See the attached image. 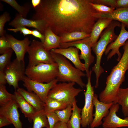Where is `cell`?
Masks as SVG:
<instances>
[{
    "label": "cell",
    "instance_id": "obj_44",
    "mask_svg": "<svg viewBox=\"0 0 128 128\" xmlns=\"http://www.w3.org/2000/svg\"><path fill=\"white\" fill-rule=\"evenodd\" d=\"M41 0H32L31 4L32 7L34 9H35L40 4Z\"/></svg>",
    "mask_w": 128,
    "mask_h": 128
},
{
    "label": "cell",
    "instance_id": "obj_15",
    "mask_svg": "<svg viewBox=\"0 0 128 128\" xmlns=\"http://www.w3.org/2000/svg\"><path fill=\"white\" fill-rule=\"evenodd\" d=\"M18 107L14 100L0 106V114L7 118L15 128H23L22 123L20 119Z\"/></svg>",
    "mask_w": 128,
    "mask_h": 128
},
{
    "label": "cell",
    "instance_id": "obj_32",
    "mask_svg": "<svg viewBox=\"0 0 128 128\" xmlns=\"http://www.w3.org/2000/svg\"><path fill=\"white\" fill-rule=\"evenodd\" d=\"M13 51L11 49L0 56V71L4 72L11 62V58Z\"/></svg>",
    "mask_w": 128,
    "mask_h": 128
},
{
    "label": "cell",
    "instance_id": "obj_10",
    "mask_svg": "<svg viewBox=\"0 0 128 128\" xmlns=\"http://www.w3.org/2000/svg\"><path fill=\"white\" fill-rule=\"evenodd\" d=\"M25 63L19 61L16 58L6 68L4 72L7 83L13 86L15 90L19 87L18 82L22 81L25 76Z\"/></svg>",
    "mask_w": 128,
    "mask_h": 128
},
{
    "label": "cell",
    "instance_id": "obj_42",
    "mask_svg": "<svg viewBox=\"0 0 128 128\" xmlns=\"http://www.w3.org/2000/svg\"><path fill=\"white\" fill-rule=\"evenodd\" d=\"M7 83L5 75L4 72L0 71V85H5Z\"/></svg>",
    "mask_w": 128,
    "mask_h": 128
},
{
    "label": "cell",
    "instance_id": "obj_3",
    "mask_svg": "<svg viewBox=\"0 0 128 128\" xmlns=\"http://www.w3.org/2000/svg\"><path fill=\"white\" fill-rule=\"evenodd\" d=\"M121 23L120 22L113 20L101 34L100 39L91 47L92 50L96 56V61L92 68V70L94 72L96 76V83H99L100 77L104 71L101 65L102 56L105 51L108 45L114 41L118 36L115 33L114 29L116 27H121Z\"/></svg>",
    "mask_w": 128,
    "mask_h": 128
},
{
    "label": "cell",
    "instance_id": "obj_9",
    "mask_svg": "<svg viewBox=\"0 0 128 128\" xmlns=\"http://www.w3.org/2000/svg\"><path fill=\"white\" fill-rule=\"evenodd\" d=\"M70 47H76L80 50L79 58L80 60L84 61L85 71L87 77L89 72V67L94 60V57L91 53V45L90 37L74 41L61 43L60 48H64Z\"/></svg>",
    "mask_w": 128,
    "mask_h": 128
},
{
    "label": "cell",
    "instance_id": "obj_45",
    "mask_svg": "<svg viewBox=\"0 0 128 128\" xmlns=\"http://www.w3.org/2000/svg\"><path fill=\"white\" fill-rule=\"evenodd\" d=\"M88 128H90V127H88Z\"/></svg>",
    "mask_w": 128,
    "mask_h": 128
},
{
    "label": "cell",
    "instance_id": "obj_17",
    "mask_svg": "<svg viewBox=\"0 0 128 128\" xmlns=\"http://www.w3.org/2000/svg\"><path fill=\"white\" fill-rule=\"evenodd\" d=\"M9 25L14 28L20 26L34 28L44 35L47 28L46 23L44 20L27 19L18 13L16 14L14 18L9 23Z\"/></svg>",
    "mask_w": 128,
    "mask_h": 128
},
{
    "label": "cell",
    "instance_id": "obj_23",
    "mask_svg": "<svg viewBox=\"0 0 128 128\" xmlns=\"http://www.w3.org/2000/svg\"><path fill=\"white\" fill-rule=\"evenodd\" d=\"M44 41L43 45L47 50L60 48L61 37L55 34L50 28H47L44 32Z\"/></svg>",
    "mask_w": 128,
    "mask_h": 128
},
{
    "label": "cell",
    "instance_id": "obj_28",
    "mask_svg": "<svg viewBox=\"0 0 128 128\" xmlns=\"http://www.w3.org/2000/svg\"><path fill=\"white\" fill-rule=\"evenodd\" d=\"M33 124L28 128H49V123L44 110L37 111L33 117Z\"/></svg>",
    "mask_w": 128,
    "mask_h": 128
},
{
    "label": "cell",
    "instance_id": "obj_31",
    "mask_svg": "<svg viewBox=\"0 0 128 128\" xmlns=\"http://www.w3.org/2000/svg\"><path fill=\"white\" fill-rule=\"evenodd\" d=\"M14 99V94L8 92L5 85H0V105H3Z\"/></svg>",
    "mask_w": 128,
    "mask_h": 128
},
{
    "label": "cell",
    "instance_id": "obj_5",
    "mask_svg": "<svg viewBox=\"0 0 128 128\" xmlns=\"http://www.w3.org/2000/svg\"><path fill=\"white\" fill-rule=\"evenodd\" d=\"M58 66L53 64L41 63L35 66L27 67L25 74L31 79L41 83H48L56 79Z\"/></svg>",
    "mask_w": 128,
    "mask_h": 128
},
{
    "label": "cell",
    "instance_id": "obj_39",
    "mask_svg": "<svg viewBox=\"0 0 128 128\" xmlns=\"http://www.w3.org/2000/svg\"><path fill=\"white\" fill-rule=\"evenodd\" d=\"M32 35L36 37L39 38L41 42L44 43L45 39L44 35L42 34L40 31L36 29L32 30Z\"/></svg>",
    "mask_w": 128,
    "mask_h": 128
},
{
    "label": "cell",
    "instance_id": "obj_29",
    "mask_svg": "<svg viewBox=\"0 0 128 128\" xmlns=\"http://www.w3.org/2000/svg\"><path fill=\"white\" fill-rule=\"evenodd\" d=\"M1 1L9 4L17 11L19 14L26 18L31 8V5L29 3H25L23 6L19 5L15 0H1Z\"/></svg>",
    "mask_w": 128,
    "mask_h": 128
},
{
    "label": "cell",
    "instance_id": "obj_40",
    "mask_svg": "<svg viewBox=\"0 0 128 128\" xmlns=\"http://www.w3.org/2000/svg\"><path fill=\"white\" fill-rule=\"evenodd\" d=\"M11 124L10 121L4 116L0 114V128Z\"/></svg>",
    "mask_w": 128,
    "mask_h": 128
},
{
    "label": "cell",
    "instance_id": "obj_36",
    "mask_svg": "<svg viewBox=\"0 0 128 128\" xmlns=\"http://www.w3.org/2000/svg\"><path fill=\"white\" fill-rule=\"evenodd\" d=\"M91 5L98 12H110L114 11L115 8L101 4L94 3L92 2L91 3Z\"/></svg>",
    "mask_w": 128,
    "mask_h": 128
},
{
    "label": "cell",
    "instance_id": "obj_13",
    "mask_svg": "<svg viewBox=\"0 0 128 128\" xmlns=\"http://www.w3.org/2000/svg\"><path fill=\"white\" fill-rule=\"evenodd\" d=\"M121 23V30L119 34L115 41L108 45L105 52V55H108L107 60L116 54L118 56L117 60L119 61L122 56L119 49L120 47L123 46L128 39V31L125 29V25Z\"/></svg>",
    "mask_w": 128,
    "mask_h": 128
},
{
    "label": "cell",
    "instance_id": "obj_14",
    "mask_svg": "<svg viewBox=\"0 0 128 128\" xmlns=\"http://www.w3.org/2000/svg\"><path fill=\"white\" fill-rule=\"evenodd\" d=\"M93 102L95 107V113L93 114L94 117L90 125L91 128L97 127L102 124V119L108 114L110 108L113 103H106L101 102L98 99V96L95 94Z\"/></svg>",
    "mask_w": 128,
    "mask_h": 128
},
{
    "label": "cell",
    "instance_id": "obj_7",
    "mask_svg": "<svg viewBox=\"0 0 128 128\" xmlns=\"http://www.w3.org/2000/svg\"><path fill=\"white\" fill-rule=\"evenodd\" d=\"M27 52L29 61L27 67L35 66L41 63L53 64L55 63L50 51L46 50L41 42L35 39L31 41Z\"/></svg>",
    "mask_w": 128,
    "mask_h": 128
},
{
    "label": "cell",
    "instance_id": "obj_43",
    "mask_svg": "<svg viewBox=\"0 0 128 128\" xmlns=\"http://www.w3.org/2000/svg\"><path fill=\"white\" fill-rule=\"evenodd\" d=\"M53 128H68L67 123L59 121L55 125Z\"/></svg>",
    "mask_w": 128,
    "mask_h": 128
},
{
    "label": "cell",
    "instance_id": "obj_22",
    "mask_svg": "<svg viewBox=\"0 0 128 128\" xmlns=\"http://www.w3.org/2000/svg\"><path fill=\"white\" fill-rule=\"evenodd\" d=\"M112 20V19L105 18H98L94 24L90 34V37L91 47L97 42L103 30L108 26Z\"/></svg>",
    "mask_w": 128,
    "mask_h": 128
},
{
    "label": "cell",
    "instance_id": "obj_20",
    "mask_svg": "<svg viewBox=\"0 0 128 128\" xmlns=\"http://www.w3.org/2000/svg\"><path fill=\"white\" fill-rule=\"evenodd\" d=\"M14 100L25 117L27 118L29 122H31L33 117L37 111L16 90H15L14 94Z\"/></svg>",
    "mask_w": 128,
    "mask_h": 128
},
{
    "label": "cell",
    "instance_id": "obj_18",
    "mask_svg": "<svg viewBox=\"0 0 128 128\" xmlns=\"http://www.w3.org/2000/svg\"><path fill=\"white\" fill-rule=\"evenodd\" d=\"M79 50L76 47H70L64 48L53 49L50 51L64 56L70 60L76 68L83 72L85 71V68L84 64L81 62L79 58Z\"/></svg>",
    "mask_w": 128,
    "mask_h": 128
},
{
    "label": "cell",
    "instance_id": "obj_34",
    "mask_svg": "<svg viewBox=\"0 0 128 128\" xmlns=\"http://www.w3.org/2000/svg\"><path fill=\"white\" fill-rule=\"evenodd\" d=\"M45 113L49 123L50 128H53L56 123L60 121L58 115L55 111Z\"/></svg>",
    "mask_w": 128,
    "mask_h": 128
},
{
    "label": "cell",
    "instance_id": "obj_8",
    "mask_svg": "<svg viewBox=\"0 0 128 128\" xmlns=\"http://www.w3.org/2000/svg\"><path fill=\"white\" fill-rule=\"evenodd\" d=\"M92 72V70H90L87 77V82L86 86V90L84 92L85 104L84 107L82 109L81 113V125L83 128H86L90 125L93 119V112L94 105L93 100L95 94L91 81Z\"/></svg>",
    "mask_w": 128,
    "mask_h": 128
},
{
    "label": "cell",
    "instance_id": "obj_33",
    "mask_svg": "<svg viewBox=\"0 0 128 128\" xmlns=\"http://www.w3.org/2000/svg\"><path fill=\"white\" fill-rule=\"evenodd\" d=\"M11 18L8 13L4 12L0 16V36H5L6 31L4 30V27L6 22L10 20Z\"/></svg>",
    "mask_w": 128,
    "mask_h": 128
},
{
    "label": "cell",
    "instance_id": "obj_1",
    "mask_svg": "<svg viewBox=\"0 0 128 128\" xmlns=\"http://www.w3.org/2000/svg\"><path fill=\"white\" fill-rule=\"evenodd\" d=\"M92 0H41L31 19L42 20L56 35L75 31L90 34L97 18Z\"/></svg>",
    "mask_w": 128,
    "mask_h": 128
},
{
    "label": "cell",
    "instance_id": "obj_35",
    "mask_svg": "<svg viewBox=\"0 0 128 128\" xmlns=\"http://www.w3.org/2000/svg\"><path fill=\"white\" fill-rule=\"evenodd\" d=\"M11 49L5 36L0 37V54L2 55Z\"/></svg>",
    "mask_w": 128,
    "mask_h": 128
},
{
    "label": "cell",
    "instance_id": "obj_38",
    "mask_svg": "<svg viewBox=\"0 0 128 128\" xmlns=\"http://www.w3.org/2000/svg\"><path fill=\"white\" fill-rule=\"evenodd\" d=\"M93 3L101 4L106 6H110V7L117 9L116 4V0H92Z\"/></svg>",
    "mask_w": 128,
    "mask_h": 128
},
{
    "label": "cell",
    "instance_id": "obj_6",
    "mask_svg": "<svg viewBox=\"0 0 128 128\" xmlns=\"http://www.w3.org/2000/svg\"><path fill=\"white\" fill-rule=\"evenodd\" d=\"M74 82L56 83L50 90L47 97L53 98L67 104L73 105L76 101V97L83 90L75 88Z\"/></svg>",
    "mask_w": 128,
    "mask_h": 128
},
{
    "label": "cell",
    "instance_id": "obj_25",
    "mask_svg": "<svg viewBox=\"0 0 128 128\" xmlns=\"http://www.w3.org/2000/svg\"><path fill=\"white\" fill-rule=\"evenodd\" d=\"M68 105L57 99L47 97L44 102V110L45 113H47L61 110L66 108Z\"/></svg>",
    "mask_w": 128,
    "mask_h": 128
},
{
    "label": "cell",
    "instance_id": "obj_11",
    "mask_svg": "<svg viewBox=\"0 0 128 128\" xmlns=\"http://www.w3.org/2000/svg\"><path fill=\"white\" fill-rule=\"evenodd\" d=\"M22 81L23 85L28 91L36 94L44 102L50 90L58 82L55 79L48 83H41L33 80L25 76Z\"/></svg>",
    "mask_w": 128,
    "mask_h": 128
},
{
    "label": "cell",
    "instance_id": "obj_12",
    "mask_svg": "<svg viewBox=\"0 0 128 128\" xmlns=\"http://www.w3.org/2000/svg\"><path fill=\"white\" fill-rule=\"evenodd\" d=\"M119 109L118 103L113 104L110 108L108 114L103 119L102 123L104 128H118L128 127V116L123 119L116 114Z\"/></svg>",
    "mask_w": 128,
    "mask_h": 128
},
{
    "label": "cell",
    "instance_id": "obj_37",
    "mask_svg": "<svg viewBox=\"0 0 128 128\" xmlns=\"http://www.w3.org/2000/svg\"><path fill=\"white\" fill-rule=\"evenodd\" d=\"M7 30L15 33L19 32L21 33H22L24 36L32 35V30H30L26 27L23 26H20L14 28H8Z\"/></svg>",
    "mask_w": 128,
    "mask_h": 128
},
{
    "label": "cell",
    "instance_id": "obj_41",
    "mask_svg": "<svg viewBox=\"0 0 128 128\" xmlns=\"http://www.w3.org/2000/svg\"><path fill=\"white\" fill-rule=\"evenodd\" d=\"M117 8L128 7V0H116Z\"/></svg>",
    "mask_w": 128,
    "mask_h": 128
},
{
    "label": "cell",
    "instance_id": "obj_27",
    "mask_svg": "<svg viewBox=\"0 0 128 128\" xmlns=\"http://www.w3.org/2000/svg\"><path fill=\"white\" fill-rule=\"evenodd\" d=\"M90 34L82 32L75 31L62 34L61 37V43L70 42L83 39L89 37Z\"/></svg>",
    "mask_w": 128,
    "mask_h": 128
},
{
    "label": "cell",
    "instance_id": "obj_26",
    "mask_svg": "<svg viewBox=\"0 0 128 128\" xmlns=\"http://www.w3.org/2000/svg\"><path fill=\"white\" fill-rule=\"evenodd\" d=\"M117 103L121 106L124 116H128V87L119 88L118 93Z\"/></svg>",
    "mask_w": 128,
    "mask_h": 128
},
{
    "label": "cell",
    "instance_id": "obj_30",
    "mask_svg": "<svg viewBox=\"0 0 128 128\" xmlns=\"http://www.w3.org/2000/svg\"><path fill=\"white\" fill-rule=\"evenodd\" d=\"M73 105H69L64 109L55 111L57 114L60 121L67 123L69 120L72 114Z\"/></svg>",
    "mask_w": 128,
    "mask_h": 128
},
{
    "label": "cell",
    "instance_id": "obj_2",
    "mask_svg": "<svg viewBox=\"0 0 128 128\" xmlns=\"http://www.w3.org/2000/svg\"><path fill=\"white\" fill-rule=\"evenodd\" d=\"M123 55L107 77L105 87L99 94V100L101 102L117 103L118 91L125 80V73L128 70V40L123 46Z\"/></svg>",
    "mask_w": 128,
    "mask_h": 128
},
{
    "label": "cell",
    "instance_id": "obj_46",
    "mask_svg": "<svg viewBox=\"0 0 128 128\" xmlns=\"http://www.w3.org/2000/svg\"></svg>",
    "mask_w": 128,
    "mask_h": 128
},
{
    "label": "cell",
    "instance_id": "obj_24",
    "mask_svg": "<svg viewBox=\"0 0 128 128\" xmlns=\"http://www.w3.org/2000/svg\"><path fill=\"white\" fill-rule=\"evenodd\" d=\"M81 110L78 106L76 101L73 103L72 114L67 123L68 128H81Z\"/></svg>",
    "mask_w": 128,
    "mask_h": 128
},
{
    "label": "cell",
    "instance_id": "obj_21",
    "mask_svg": "<svg viewBox=\"0 0 128 128\" xmlns=\"http://www.w3.org/2000/svg\"><path fill=\"white\" fill-rule=\"evenodd\" d=\"M16 90L37 111L44 110V102L36 94L19 87Z\"/></svg>",
    "mask_w": 128,
    "mask_h": 128
},
{
    "label": "cell",
    "instance_id": "obj_4",
    "mask_svg": "<svg viewBox=\"0 0 128 128\" xmlns=\"http://www.w3.org/2000/svg\"><path fill=\"white\" fill-rule=\"evenodd\" d=\"M50 52L52 58L58 65V72L56 78L58 81L74 82L82 88L86 87V84L81 78L86 76V74L73 67L64 56L51 51Z\"/></svg>",
    "mask_w": 128,
    "mask_h": 128
},
{
    "label": "cell",
    "instance_id": "obj_16",
    "mask_svg": "<svg viewBox=\"0 0 128 128\" xmlns=\"http://www.w3.org/2000/svg\"><path fill=\"white\" fill-rule=\"evenodd\" d=\"M6 37L11 48L15 53L16 58L19 61L24 63L25 55L27 52L31 41L27 37L25 38L23 40H20L10 34H7Z\"/></svg>",
    "mask_w": 128,
    "mask_h": 128
},
{
    "label": "cell",
    "instance_id": "obj_19",
    "mask_svg": "<svg viewBox=\"0 0 128 128\" xmlns=\"http://www.w3.org/2000/svg\"><path fill=\"white\" fill-rule=\"evenodd\" d=\"M96 18H105L112 19L124 24L128 29V7L118 8L110 12H97Z\"/></svg>",
    "mask_w": 128,
    "mask_h": 128
}]
</instances>
